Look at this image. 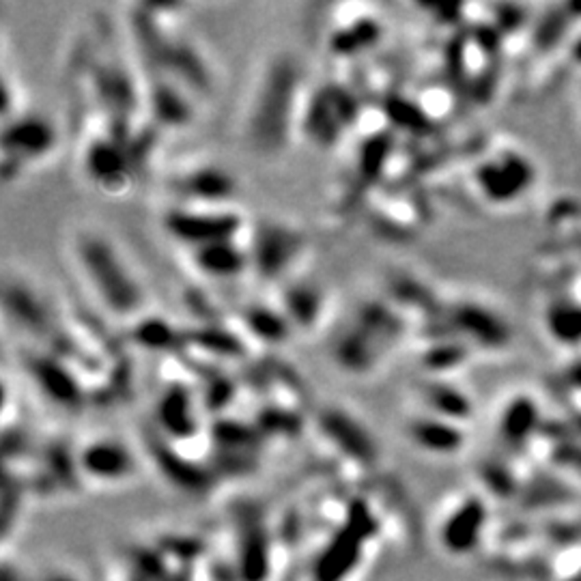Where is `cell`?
Instances as JSON below:
<instances>
[{
	"label": "cell",
	"mask_w": 581,
	"mask_h": 581,
	"mask_svg": "<svg viewBox=\"0 0 581 581\" xmlns=\"http://www.w3.org/2000/svg\"><path fill=\"white\" fill-rule=\"evenodd\" d=\"M69 256L87 289L108 315L117 319H141L147 304L145 287L121 246L108 233L93 226L73 228Z\"/></svg>",
	"instance_id": "cell-1"
},
{
	"label": "cell",
	"mask_w": 581,
	"mask_h": 581,
	"mask_svg": "<svg viewBox=\"0 0 581 581\" xmlns=\"http://www.w3.org/2000/svg\"><path fill=\"white\" fill-rule=\"evenodd\" d=\"M302 69L295 58L278 54L270 58L256 78L246 114V136L252 149L274 156L289 147L295 132H302Z\"/></svg>",
	"instance_id": "cell-2"
},
{
	"label": "cell",
	"mask_w": 581,
	"mask_h": 581,
	"mask_svg": "<svg viewBox=\"0 0 581 581\" xmlns=\"http://www.w3.org/2000/svg\"><path fill=\"white\" fill-rule=\"evenodd\" d=\"M403 332L405 321L394 306L386 302H366L357 308L336 342V364L349 375L375 372L396 349Z\"/></svg>",
	"instance_id": "cell-3"
},
{
	"label": "cell",
	"mask_w": 581,
	"mask_h": 581,
	"mask_svg": "<svg viewBox=\"0 0 581 581\" xmlns=\"http://www.w3.org/2000/svg\"><path fill=\"white\" fill-rule=\"evenodd\" d=\"M58 145L54 123L42 114L22 112L3 121V179L18 181L28 168L52 157Z\"/></svg>",
	"instance_id": "cell-4"
},
{
	"label": "cell",
	"mask_w": 581,
	"mask_h": 581,
	"mask_svg": "<svg viewBox=\"0 0 581 581\" xmlns=\"http://www.w3.org/2000/svg\"><path fill=\"white\" fill-rule=\"evenodd\" d=\"M162 228L186 250L210 243L240 240L243 216L237 207L172 205L162 216Z\"/></svg>",
	"instance_id": "cell-5"
},
{
	"label": "cell",
	"mask_w": 581,
	"mask_h": 581,
	"mask_svg": "<svg viewBox=\"0 0 581 581\" xmlns=\"http://www.w3.org/2000/svg\"><path fill=\"white\" fill-rule=\"evenodd\" d=\"M252 267L265 280L287 278L306 255L308 240L302 228L291 222L263 220L256 225L250 246Z\"/></svg>",
	"instance_id": "cell-6"
},
{
	"label": "cell",
	"mask_w": 581,
	"mask_h": 581,
	"mask_svg": "<svg viewBox=\"0 0 581 581\" xmlns=\"http://www.w3.org/2000/svg\"><path fill=\"white\" fill-rule=\"evenodd\" d=\"M80 166L87 181L111 196H121L134 183V164L126 142L114 138L112 134H97L87 138Z\"/></svg>",
	"instance_id": "cell-7"
},
{
	"label": "cell",
	"mask_w": 581,
	"mask_h": 581,
	"mask_svg": "<svg viewBox=\"0 0 581 581\" xmlns=\"http://www.w3.org/2000/svg\"><path fill=\"white\" fill-rule=\"evenodd\" d=\"M24 371L39 394L58 409L76 411L87 401V387L63 355L52 351H31L24 355Z\"/></svg>",
	"instance_id": "cell-8"
},
{
	"label": "cell",
	"mask_w": 581,
	"mask_h": 581,
	"mask_svg": "<svg viewBox=\"0 0 581 581\" xmlns=\"http://www.w3.org/2000/svg\"><path fill=\"white\" fill-rule=\"evenodd\" d=\"M354 118V99L340 87H327L306 102L302 114V132L317 145L332 147L340 141Z\"/></svg>",
	"instance_id": "cell-9"
},
{
	"label": "cell",
	"mask_w": 581,
	"mask_h": 581,
	"mask_svg": "<svg viewBox=\"0 0 581 581\" xmlns=\"http://www.w3.org/2000/svg\"><path fill=\"white\" fill-rule=\"evenodd\" d=\"M76 465L84 478L97 485H123L138 471L134 452L112 437H96L87 441L76 455Z\"/></svg>",
	"instance_id": "cell-10"
},
{
	"label": "cell",
	"mask_w": 581,
	"mask_h": 581,
	"mask_svg": "<svg viewBox=\"0 0 581 581\" xmlns=\"http://www.w3.org/2000/svg\"><path fill=\"white\" fill-rule=\"evenodd\" d=\"M177 205L235 207L237 181L231 172L213 164L190 168L172 181Z\"/></svg>",
	"instance_id": "cell-11"
},
{
	"label": "cell",
	"mask_w": 581,
	"mask_h": 581,
	"mask_svg": "<svg viewBox=\"0 0 581 581\" xmlns=\"http://www.w3.org/2000/svg\"><path fill=\"white\" fill-rule=\"evenodd\" d=\"M480 194L491 203H510L519 198L532 183V168L524 157L506 153L498 160L483 162L476 168Z\"/></svg>",
	"instance_id": "cell-12"
},
{
	"label": "cell",
	"mask_w": 581,
	"mask_h": 581,
	"mask_svg": "<svg viewBox=\"0 0 581 581\" xmlns=\"http://www.w3.org/2000/svg\"><path fill=\"white\" fill-rule=\"evenodd\" d=\"M192 267L211 280H231L240 278L243 271L252 267L250 248L243 246L240 240H226L210 243V246H198L187 250Z\"/></svg>",
	"instance_id": "cell-13"
},
{
	"label": "cell",
	"mask_w": 581,
	"mask_h": 581,
	"mask_svg": "<svg viewBox=\"0 0 581 581\" xmlns=\"http://www.w3.org/2000/svg\"><path fill=\"white\" fill-rule=\"evenodd\" d=\"M192 390L183 384H171L156 403V424L162 433L187 440L198 433V409Z\"/></svg>",
	"instance_id": "cell-14"
},
{
	"label": "cell",
	"mask_w": 581,
	"mask_h": 581,
	"mask_svg": "<svg viewBox=\"0 0 581 581\" xmlns=\"http://www.w3.org/2000/svg\"><path fill=\"white\" fill-rule=\"evenodd\" d=\"M405 433L416 448L429 455H455L465 441L459 422L440 418L429 411L407 422Z\"/></svg>",
	"instance_id": "cell-15"
},
{
	"label": "cell",
	"mask_w": 581,
	"mask_h": 581,
	"mask_svg": "<svg viewBox=\"0 0 581 581\" xmlns=\"http://www.w3.org/2000/svg\"><path fill=\"white\" fill-rule=\"evenodd\" d=\"M321 429L323 435L347 455L357 456V459H371L375 455V444L364 422L357 420L351 411L342 407H327L321 414Z\"/></svg>",
	"instance_id": "cell-16"
},
{
	"label": "cell",
	"mask_w": 581,
	"mask_h": 581,
	"mask_svg": "<svg viewBox=\"0 0 581 581\" xmlns=\"http://www.w3.org/2000/svg\"><path fill=\"white\" fill-rule=\"evenodd\" d=\"M452 323L456 330L463 332L471 340L480 342L485 347H501L506 339V327L501 319L478 304H456L452 308Z\"/></svg>",
	"instance_id": "cell-17"
},
{
	"label": "cell",
	"mask_w": 581,
	"mask_h": 581,
	"mask_svg": "<svg viewBox=\"0 0 581 581\" xmlns=\"http://www.w3.org/2000/svg\"><path fill=\"white\" fill-rule=\"evenodd\" d=\"M4 308H7L9 315H13L16 323H19L31 334H42V332L50 330L52 321H50L46 304L22 280L4 287Z\"/></svg>",
	"instance_id": "cell-18"
},
{
	"label": "cell",
	"mask_w": 581,
	"mask_h": 581,
	"mask_svg": "<svg viewBox=\"0 0 581 581\" xmlns=\"http://www.w3.org/2000/svg\"><path fill=\"white\" fill-rule=\"evenodd\" d=\"M483 504L476 498H468L463 504L450 510V515H446L444 524H441L440 536L444 547L450 549L452 554H461L459 549H468L474 532L483 524Z\"/></svg>",
	"instance_id": "cell-19"
},
{
	"label": "cell",
	"mask_w": 581,
	"mask_h": 581,
	"mask_svg": "<svg viewBox=\"0 0 581 581\" xmlns=\"http://www.w3.org/2000/svg\"><path fill=\"white\" fill-rule=\"evenodd\" d=\"M323 306H325V293L310 282H295V285L287 287L280 304L297 330H310L308 325H315L319 321Z\"/></svg>",
	"instance_id": "cell-20"
},
{
	"label": "cell",
	"mask_w": 581,
	"mask_h": 581,
	"mask_svg": "<svg viewBox=\"0 0 581 581\" xmlns=\"http://www.w3.org/2000/svg\"><path fill=\"white\" fill-rule=\"evenodd\" d=\"M420 399L424 403V409L429 414L440 416V418L461 422L468 420L471 416V403L468 394H463L455 386L446 384L441 379H429L426 384H422Z\"/></svg>",
	"instance_id": "cell-21"
},
{
	"label": "cell",
	"mask_w": 581,
	"mask_h": 581,
	"mask_svg": "<svg viewBox=\"0 0 581 581\" xmlns=\"http://www.w3.org/2000/svg\"><path fill=\"white\" fill-rule=\"evenodd\" d=\"M241 323L252 336L263 342H280L289 336L293 323L280 306L255 304L241 312Z\"/></svg>",
	"instance_id": "cell-22"
},
{
	"label": "cell",
	"mask_w": 581,
	"mask_h": 581,
	"mask_svg": "<svg viewBox=\"0 0 581 581\" xmlns=\"http://www.w3.org/2000/svg\"><path fill=\"white\" fill-rule=\"evenodd\" d=\"M539 422V407L530 396L519 394L501 411L498 431L508 441H524Z\"/></svg>",
	"instance_id": "cell-23"
},
{
	"label": "cell",
	"mask_w": 581,
	"mask_h": 581,
	"mask_svg": "<svg viewBox=\"0 0 581 581\" xmlns=\"http://www.w3.org/2000/svg\"><path fill=\"white\" fill-rule=\"evenodd\" d=\"M379 34V22L375 18L366 16L357 24H351V27L342 24V27L336 28L334 37H332V48L345 57V54H354L355 50H364L366 46H371L372 42H377Z\"/></svg>",
	"instance_id": "cell-24"
},
{
	"label": "cell",
	"mask_w": 581,
	"mask_h": 581,
	"mask_svg": "<svg viewBox=\"0 0 581 581\" xmlns=\"http://www.w3.org/2000/svg\"><path fill=\"white\" fill-rule=\"evenodd\" d=\"M547 327L555 340L577 345L581 342V306L555 304L547 312Z\"/></svg>",
	"instance_id": "cell-25"
},
{
	"label": "cell",
	"mask_w": 581,
	"mask_h": 581,
	"mask_svg": "<svg viewBox=\"0 0 581 581\" xmlns=\"http://www.w3.org/2000/svg\"><path fill=\"white\" fill-rule=\"evenodd\" d=\"M177 332L171 323H166L160 317H141L134 327V339L141 347L147 349H166L172 347V342L177 340Z\"/></svg>",
	"instance_id": "cell-26"
},
{
	"label": "cell",
	"mask_w": 581,
	"mask_h": 581,
	"mask_svg": "<svg viewBox=\"0 0 581 581\" xmlns=\"http://www.w3.org/2000/svg\"><path fill=\"white\" fill-rule=\"evenodd\" d=\"M465 355V347L461 345H448V342H437V345L429 347L422 355V364L426 371L446 372L452 371L456 364H461Z\"/></svg>",
	"instance_id": "cell-27"
},
{
	"label": "cell",
	"mask_w": 581,
	"mask_h": 581,
	"mask_svg": "<svg viewBox=\"0 0 581 581\" xmlns=\"http://www.w3.org/2000/svg\"><path fill=\"white\" fill-rule=\"evenodd\" d=\"M575 57H577V58H579V61H581V43H579V46H577V48H575Z\"/></svg>",
	"instance_id": "cell-28"
}]
</instances>
